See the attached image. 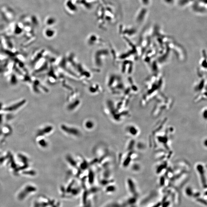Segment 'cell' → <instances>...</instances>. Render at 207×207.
Instances as JSON below:
<instances>
[{"label": "cell", "mask_w": 207, "mask_h": 207, "mask_svg": "<svg viewBox=\"0 0 207 207\" xmlns=\"http://www.w3.org/2000/svg\"><path fill=\"white\" fill-rule=\"evenodd\" d=\"M61 129L64 132L68 134L77 136L80 135V132L79 130L76 128L68 127L66 125H62L61 126Z\"/></svg>", "instance_id": "obj_1"}, {"label": "cell", "mask_w": 207, "mask_h": 207, "mask_svg": "<svg viewBox=\"0 0 207 207\" xmlns=\"http://www.w3.org/2000/svg\"><path fill=\"white\" fill-rule=\"evenodd\" d=\"M94 124L91 121H87L85 123V126L87 129H91L94 127Z\"/></svg>", "instance_id": "obj_5"}, {"label": "cell", "mask_w": 207, "mask_h": 207, "mask_svg": "<svg viewBox=\"0 0 207 207\" xmlns=\"http://www.w3.org/2000/svg\"><path fill=\"white\" fill-rule=\"evenodd\" d=\"M89 179V182H93V179L94 178V174L93 171L91 170L89 171V173L88 174Z\"/></svg>", "instance_id": "obj_7"}, {"label": "cell", "mask_w": 207, "mask_h": 207, "mask_svg": "<svg viewBox=\"0 0 207 207\" xmlns=\"http://www.w3.org/2000/svg\"><path fill=\"white\" fill-rule=\"evenodd\" d=\"M66 160L67 162L73 167H76L77 166V163L74 159L70 155H68L66 157Z\"/></svg>", "instance_id": "obj_3"}, {"label": "cell", "mask_w": 207, "mask_h": 207, "mask_svg": "<svg viewBox=\"0 0 207 207\" xmlns=\"http://www.w3.org/2000/svg\"><path fill=\"white\" fill-rule=\"evenodd\" d=\"M88 163L85 161L82 163L80 165L81 169L82 170H86L88 168Z\"/></svg>", "instance_id": "obj_6"}, {"label": "cell", "mask_w": 207, "mask_h": 207, "mask_svg": "<svg viewBox=\"0 0 207 207\" xmlns=\"http://www.w3.org/2000/svg\"><path fill=\"white\" fill-rule=\"evenodd\" d=\"M10 82L12 85H16L17 83V79L15 75H12L10 77Z\"/></svg>", "instance_id": "obj_4"}, {"label": "cell", "mask_w": 207, "mask_h": 207, "mask_svg": "<svg viewBox=\"0 0 207 207\" xmlns=\"http://www.w3.org/2000/svg\"><path fill=\"white\" fill-rule=\"evenodd\" d=\"M129 132L132 135H135L136 134V130L135 128L133 127H131L129 128Z\"/></svg>", "instance_id": "obj_8"}, {"label": "cell", "mask_w": 207, "mask_h": 207, "mask_svg": "<svg viewBox=\"0 0 207 207\" xmlns=\"http://www.w3.org/2000/svg\"><path fill=\"white\" fill-rule=\"evenodd\" d=\"M26 102V100L25 99L22 100L20 101L19 102L17 103H16L14 105L10 106L9 107L6 108V110L7 111H13L19 108L20 107L24 105V104Z\"/></svg>", "instance_id": "obj_2"}]
</instances>
